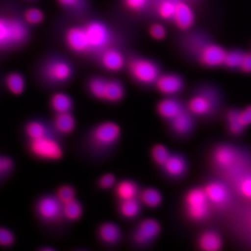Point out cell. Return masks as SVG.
I'll list each match as a JSON object with an SVG mask.
<instances>
[{
  "mask_svg": "<svg viewBox=\"0 0 251 251\" xmlns=\"http://www.w3.org/2000/svg\"><path fill=\"white\" fill-rule=\"evenodd\" d=\"M122 137V128L113 121H104L94 126L87 136V148L95 156L100 157L112 151Z\"/></svg>",
  "mask_w": 251,
  "mask_h": 251,
  "instance_id": "1",
  "label": "cell"
},
{
  "mask_svg": "<svg viewBox=\"0 0 251 251\" xmlns=\"http://www.w3.org/2000/svg\"><path fill=\"white\" fill-rule=\"evenodd\" d=\"M28 36L27 25L21 19L13 16H0V50L22 45Z\"/></svg>",
  "mask_w": 251,
  "mask_h": 251,
  "instance_id": "2",
  "label": "cell"
},
{
  "mask_svg": "<svg viewBox=\"0 0 251 251\" xmlns=\"http://www.w3.org/2000/svg\"><path fill=\"white\" fill-rule=\"evenodd\" d=\"M54 130L40 138L28 140V150L33 156L46 161H58L64 156V148Z\"/></svg>",
  "mask_w": 251,
  "mask_h": 251,
  "instance_id": "3",
  "label": "cell"
},
{
  "mask_svg": "<svg viewBox=\"0 0 251 251\" xmlns=\"http://www.w3.org/2000/svg\"><path fill=\"white\" fill-rule=\"evenodd\" d=\"M183 202L185 216L192 222H202L209 216L211 204L202 186L188 190Z\"/></svg>",
  "mask_w": 251,
  "mask_h": 251,
  "instance_id": "4",
  "label": "cell"
},
{
  "mask_svg": "<svg viewBox=\"0 0 251 251\" xmlns=\"http://www.w3.org/2000/svg\"><path fill=\"white\" fill-rule=\"evenodd\" d=\"M39 219L45 224H57L64 219L63 204L55 195H46L39 198L35 206Z\"/></svg>",
  "mask_w": 251,
  "mask_h": 251,
  "instance_id": "5",
  "label": "cell"
},
{
  "mask_svg": "<svg viewBox=\"0 0 251 251\" xmlns=\"http://www.w3.org/2000/svg\"><path fill=\"white\" fill-rule=\"evenodd\" d=\"M162 231L161 223L154 218H146L140 221L133 229L131 239L135 246L146 247L156 240Z\"/></svg>",
  "mask_w": 251,
  "mask_h": 251,
  "instance_id": "6",
  "label": "cell"
},
{
  "mask_svg": "<svg viewBox=\"0 0 251 251\" xmlns=\"http://www.w3.org/2000/svg\"><path fill=\"white\" fill-rule=\"evenodd\" d=\"M128 69L135 80L144 85L155 83L159 76V69L156 64L149 59L134 58L130 60Z\"/></svg>",
  "mask_w": 251,
  "mask_h": 251,
  "instance_id": "7",
  "label": "cell"
},
{
  "mask_svg": "<svg viewBox=\"0 0 251 251\" xmlns=\"http://www.w3.org/2000/svg\"><path fill=\"white\" fill-rule=\"evenodd\" d=\"M211 158L214 166L221 171H234L240 162V153L233 145L222 144L214 149Z\"/></svg>",
  "mask_w": 251,
  "mask_h": 251,
  "instance_id": "8",
  "label": "cell"
},
{
  "mask_svg": "<svg viewBox=\"0 0 251 251\" xmlns=\"http://www.w3.org/2000/svg\"><path fill=\"white\" fill-rule=\"evenodd\" d=\"M218 107V100L214 94L204 90L193 96L188 100L186 110L193 116L205 117L211 115Z\"/></svg>",
  "mask_w": 251,
  "mask_h": 251,
  "instance_id": "9",
  "label": "cell"
},
{
  "mask_svg": "<svg viewBox=\"0 0 251 251\" xmlns=\"http://www.w3.org/2000/svg\"><path fill=\"white\" fill-rule=\"evenodd\" d=\"M90 50H101L106 48L111 39V34L104 23L92 21L84 27Z\"/></svg>",
  "mask_w": 251,
  "mask_h": 251,
  "instance_id": "10",
  "label": "cell"
},
{
  "mask_svg": "<svg viewBox=\"0 0 251 251\" xmlns=\"http://www.w3.org/2000/svg\"><path fill=\"white\" fill-rule=\"evenodd\" d=\"M72 72L70 64L60 59H51L46 63L43 69L44 77L52 83L66 82L72 76Z\"/></svg>",
  "mask_w": 251,
  "mask_h": 251,
  "instance_id": "11",
  "label": "cell"
},
{
  "mask_svg": "<svg viewBox=\"0 0 251 251\" xmlns=\"http://www.w3.org/2000/svg\"><path fill=\"white\" fill-rule=\"evenodd\" d=\"M197 53L200 61L204 66L216 67L224 64L227 52L221 46L205 43L198 50Z\"/></svg>",
  "mask_w": 251,
  "mask_h": 251,
  "instance_id": "12",
  "label": "cell"
},
{
  "mask_svg": "<svg viewBox=\"0 0 251 251\" xmlns=\"http://www.w3.org/2000/svg\"><path fill=\"white\" fill-rule=\"evenodd\" d=\"M162 172L171 179H179L184 176L188 170V162L179 153H172L166 163L161 167Z\"/></svg>",
  "mask_w": 251,
  "mask_h": 251,
  "instance_id": "13",
  "label": "cell"
},
{
  "mask_svg": "<svg viewBox=\"0 0 251 251\" xmlns=\"http://www.w3.org/2000/svg\"><path fill=\"white\" fill-rule=\"evenodd\" d=\"M65 41L68 47L77 53H84L90 50V44L84 27L69 28L65 34Z\"/></svg>",
  "mask_w": 251,
  "mask_h": 251,
  "instance_id": "14",
  "label": "cell"
},
{
  "mask_svg": "<svg viewBox=\"0 0 251 251\" xmlns=\"http://www.w3.org/2000/svg\"><path fill=\"white\" fill-rule=\"evenodd\" d=\"M211 204L224 206L229 201V188L221 181H211L202 186Z\"/></svg>",
  "mask_w": 251,
  "mask_h": 251,
  "instance_id": "15",
  "label": "cell"
},
{
  "mask_svg": "<svg viewBox=\"0 0 251 251\" xmlns=\"http://www.w3.org/2000/svg\"><path fill=\"white\" fill-rule=\"evenodd\" d=\"M195 117L186 109L182 113L168 122L172 133L181 138L189 135L196 125Z\"/></svg>",
  "mask_w": 251,
  "mask_h": 251,
  "instance_id": "16",
  "label": "cell"
},
{
  "mask_svg": "<svg viewBox=\"0 0 251 251\" xmlns=\"http://www.w3.org/2000/svg\"><path fill=\"white\" fill-rule=\"evenodd\" d=\"M155 85L157 90L166 96L179 93L184 87V81L177 74H168L159 75Z\"/></svg>",
  "mask_w": 251,
  "mask_h": 251,
  "instance_id": "17",
  "label": "cell"
},
{
  "mask_svg": "<svg viewBox=\"0 0 251 251\" xmlns=\"http://www.w3.org/2000/svg\"><path fill=\"white\" fill-rule=\"evenodd\" d=\"M186 109L179 100L171 97L162 99L156 105L158 116L168 122L182 113Z\"/></svg>",
  "mask_w": 251,
  "mask_h": 251,
  "instance_id": "18",
  "label": "cell"
},
{
  "mask_svg": "<svg viewBox=\"0 0 251 251\" xmlns=\"http://www.w3.org/2000/svg\"><path fill=\"white\" fill-rule=\"evenodd\" d=\"M97 234L100 242L108 246L116 245L122 238L121 227L112 221L102 223L97 229Z\"/></svg>",
  "mask_w": 251,
  "mask_h": 251,
  "instance_id": "19",
  "label": "cell"
},
{
  "mask_svg": "<svg viewBox=\"0 0 251 251\" xmlns=\"http://www.w3.org/2000/svg\"><path fill=\"white\" fill-rule=\"evenodd\" d=\"M179 29L187 30L192 27L195 21V15L189 5L178 1L175 7L173 19Z\"/></svg>",
  "mask_w": 251,
  "mask_h": 251,
  "instance_id": "20",
  "label": "cell"
},
{
  "mask_svg": "<svg viewBox=\"0 0 251 251\" xmlns=\"http://www.w3.org/2000/svg\"><path fill=\"white\" fill-rule=\"evenodd\" d=\"M51 125L57 134L67 135L76 128V120L72 112L56 114Z\"/></svg>",
  "mask_w": 251,
  "mask_h": 251,
  "instance_id": "21",
  "label": "cell"
},
{
  "mask_svg": "<svg viewBox=\"0 0 251 251\" xmlns=\"http://www.w3.org/2000/svg\"><path fill=\"white\" fill-rule=\"evenodd\" d=\"M224 242L221 234L214 229H207L200 234L197 246L203 251H218L222 249Z\"/></svg>",
  "mask_w": 251,
  "mask_h": 251,
  "instance_id": "22",
  "label": "cell"
},
{
  "mask_svg": "<svg viewBox=\"0 0 251 251\" xmlns=\"http://www.w3.org/2000/svg\"><path fill=\"white\" fill-rule=\"evenodd\" d=\"M114 188L118 201L138 198L141 190L138 183L130 179H125L117 181Z\"/></svg>",
  "mask_w": 251,
  "mask_h": 251,
  "instance_id": "23",
  "label": "cell"
},
{
  "mask_svg": "<svg viewBox=\"0 0 251 251\" xmlns=\"http://www.w3.org/2000/svg\"><path fill=\"white\" fill-rule=\"evenodd\" d=\"M102 65L110 72H119L125 66V57L117 50L110 49L104 50L100 57Z\"/></svg>",
  "mask_w": 251,
  "mask_h": 251,
  "instance_id": "24",
  "label": "cell"
},
{
  "mask_svg": "<svg viewBox=\"0 0 251 251\" xmlns=\"http://www.w3.org/2000/svg\"><path fill=\"white\" fill-rule=\"evenodd\" d=\"M138 199L143 206L149 209H156L161 205L163 201L161 191L154 187H147L140 190Z\"/></svg>",
  "mask_w": 251,
  "mask_h": 251,
  "instance_id": "25",
  "label": "cell"
},
{
  "mask_svg": "<svg viewBox=\"0 0 251 251\" xmlns=\"http://www.w3.org/2000/svg\"><path fill=\"white\" fill-rule=\"evenodd\" d=\"M52 125L39 120H34L26 124L24 133L27 140L36 139L53 131Z\"/></svg>",
  "mask_w": 251,
  "mask_h": 251,
  "instance_id": "26",
  "label": "cell"
},
{
  "mask_svg": "<svg viewBox=\"0 0 251 251\" xmlns=\"http://www.w3.org/2000/svg\"><path fill=\"white\" fill-rule=\"evenodd\" d=\"M143 204L138 198L118 201V212L126 219H134L141 213Z\"/></svg>",
  "mask_w": 251,
  "mask_h": 251,
  "instance_id": "27",
  "label": "cell"
},
{
  "mask_svg": "<svg viewBox=\"0 0 251 251\" xmlns=\"http://www.w3.org/2000/svg\"><path fill=\"white\" fill-rule=\"evenodd\" d=\"M50 107L56 114L72 112L74 101L70 96L63 92H57L50 99Z\"/></svg>",
  "mask_w": 251,
  "mask_h": 251,
  "instance_id": "28",
  "label": "cell"
},
{
  "mask_svg": "<svg viewBox=\"0 0 251 251\" xmlns=\"http://www.w3.org/2000/svg\"><path fill=\"white\" fill-rule=\"evenodd\" d=\"M83 213V206L77 198L63 204L64 219L69 222H76L82 218Z\"/></svg>",
  "mask_w": 251,
  "mask_h": 251,
  "instance_id": "29",
  "label": "cell"
},
{
  "mask_svg": "<svg viewBox=\"0 0 251 251\" xmlns=\"http://www.w3.org/2000/svg\"><path fill=\"white\" fill-rule=\"evenodd\" d=\"M125 88L121 82L116 80H107L105 100L110 103H117L125 97Z\"/></svg>",
  "mask_w": 251,
  "mask_h": 251,
  "instance_id": "30",
  "label": "cell"
},
{
  "mask_svg": "<svg viewBox=\"0 0 251 251\" xmlns=\"http://www.w3.org/2000/svg\"><path fill=\"white\" fill-rule=\"evenodd\" d=\"M6 87L14 95H21L25 89V80L19 73H11L6 77Z\"/></svg>",
  "mask_w": 251,
  "mask_h": 251,
  "instance_id": "31",
  "label": "cell"
},
{
  "mask_svg": "<svg viewBox=\"0 0 251 251\" xmlns=\"http://www.w3.org/2000/svg\"><path fill=\"white\" fill-rule=\"evenodd\" d=\"M150 153H151V158L153 163L157 167L161 168L168 160L171 151L163 144L157 143L151 147Z\"/></svg>",
  "mask_w": 251,
  "mask_h": 251,
  "instance_id": "32",
  "label": "cell"
},
{
  "mask_svg": "<svg viewBox=\"0 0 251 251\" xmlns=\"http://www.w3.org/2000/svg\"><path fill=\"white\" fill-rule=\"evenodd\" d=\"M239 112L238 109H231L226 114V125L229 133L233 135H239L244 133L245 128L239 122Z\"/></svg>",
  "mask_w": 251,
  "mask_h": 251,
  "instance_id": "33",
  "label": "cell"
},
{
  "mask_svg": "<svg viewBox=\"0 0 251 251\" xmlns=\"http://www.w3.org/2000/svg\"><path fill=\"white\" fill-rule=\"evenodd\" d=\"M107 80L101 77H94L89 83L91 94L99 100H105Z\"/></svg>",
  "mask_w": 251,
  "mask_h": 251,
  "instance_id": "34",
  "label": "cell"
},
{
  "mask_svg": "<svg viewBox=\"0 0 251 251\" xmlns=\"http://www.w3.org/2000/svg\"><path fill=\"white\" fill-rule=\"evenodd\" d=\"M177 1L176 0H162L157 8L158 16L164 20L173 19Z\"/></svg>",
  "mask_w": 251,
  "mask_h": 251,
  "instance_id": "35",
  "label": "cell"
},
{
  "mask_svg": "<svg viewBox=\"0 0 251 251\" xmlns=\"http://www.w3.org/2000/svg\"><path fill=\"white\" fill-rule=\"evenodd\" d=\"M237 188L242 197L251 201V173L241 176L237 181Z\"/></svg>",
  "mask_w": 251,
  "mask_h": 251,
  "instance_id": "36",
  "label": "cell"
},
{
  "mask_svg": "<svg viewBox=\"0 0 251 251\" xmlns=\"http://www.w3.org/2000/svg\"><path fill=\"white\" fill-rule=\"evenodd\" d=\"M54 195L62 204L70 202L76 198L75 188L72 185L69 184H64L59 186Z\"/></svg>",
  "mask_w": 251,
  "mask_h": 251,
  "instance_id": "37",
  "label": "cell"
},
{
  "mask_svg": "<svg viewBox=\"0 0 251 251\" xmlns=\"http://www.w3.org/2000/svg\"><path fill=\"white\" fill-rule=\"evenodd\" d=\"M24 20L29 25H39L44 20V14L38 8H29L24 14Z\"/></svg>",
  "mask_w": 251,
  "mask_h": 251,
  "instance_id": "38",
  "label": "cell"
},
{
  "mask_svg": "<svg viewBox=\"0 0 251 251\" xmlns=\"http://www.w3.org/2000/svg\"><path fill=\"white\" fill-rule=\"evenodd\" d=\"M244 54L239 50H232L226 53L224 64L230 69L240 68Z\"/></svg>",
  "mask_w": 251,
  "mask_h": 251,
  "instance_id": "39",
  "label": "cell"
},
{
  "mask_svg": "<svg viewBox=\"0 0 251 251\" xmlns=\"http://www.w3.org/2000/svg\"><path fill=\"white\" fill-rule=\"evenodd\" d=\"M117 183L116 176L111 173L102 175L97 181L99 188L101 190H109L114 188Z\"/></svg>",
  "mask_w": 251,
  "mask_h": 251,
  "instance_id": "40",
  "label": "cell"
},
{
  "mask_svg": "<svg viewBox=\"0 0 251 251\" xmlns=\"http://www.w3.org/2000/svg\"><path fill=\"white\" fill-rule=\"evenodd\" d=\"M14 166V161L10 157L0 155V178L11 173Z\"/></svg>",
  "mask_w": 251,
  "mask_h": 251,
  "instance_id": "41",
  "label": "cell"
},
{
  "mask_svg": "<svg viewBox=\"0 0 251 251\" xmlns=\"http://www.w3.org/2000/svg\"><path fill=\"white\" fill-rule=\"evenodd\" d=\"M15 242L13 232L9 229L0 227V247H9Z\"/></svg>",
  "mask_w": 251,
  "mask_h": 251,
  "instance_id": "42",
  "label": "cell"
},
{
  "mask_svg": "<svg viewBox=\"0 0 251 251\" xmlns=\"http://www.w3.org/2000/svg\"><path fill=\"white\" fill-rule=\"evenodd\" d=\"M149 0H124L126 7L131 11H142L146 7Z\"/></svg>",
  "mask_w": 251,
  "mask_h": 251,
  "instance_id": "43",
  "label": "cell"
},
{
  "mask_svg": "<svg viewBox=\"0 0 251 251\" xmlns=\"http://www.w3.org/2000/svg\"><path fill=\"white\" fill-rule=\"evenodd\" d=\"M150 34L153 39L162 40L166 36V30L160 23H153L150 27Z\"/></svg>",
  "mask_w": 251,
  "mask_h": 251,
  "instance_id": "44",
  "label": "cell"
},
{
  "mask_svg": "<svg viewBox=\"0 0 251 251\" xmlns=\"http://www.w3.org/2000/svg\"><path fill=\"white\" fill-rule=\"evenodd\" d=\"M239 122L245 129L251 126V105L239 110Z\"/></svg>",
  "mask_w": 251,
  "mask_h": 251,
  "instance_id": "45",
  "label": "cell"
},
{
  "mask_svg": "<svg viewBox=\"0 0 251 251\" xmlns=\"http://www.w3.org/2000/svg\"><path fill=\"white\" fill-rule=\"evenodd\" d=\"M240 69L244 73L251 74V52L244 54L242 64H241Z\"/></svg>",
  "mask_w": 251,
  "mask_h": 251,
  "instance_id": "46",
  "label": "cell"
},
{
  "mask_svg": "<svg viewBox=\"0 0 251 251\" xmlns=\"http://www.w3.org/2000/svg\"><path fill=\"white\" fill-rule=\"evenodd\" d=\"M57 1L64 7L73 9L78 7L82 2V0H57Z\"/></svg>",
  "mask_w": 251,
  "mask_h": 251,
  "instance_id": "47",
  "label": "cell"
},
{
  "mask_svg": "<svg viewBox=\"0 0 251 251\" xmlns=\"http://www.w3.org/2000/svg\"><path fill=\"white\" fill-rule=\"evenodd\" d=\"M43 251H54L53 249H52V248H44V249H42Z\"/></svg>",
  "mask_w": 251,
  "mask_h": 251,
  "instance_id": "48",
  "label": "cell"
}]
</instances>
